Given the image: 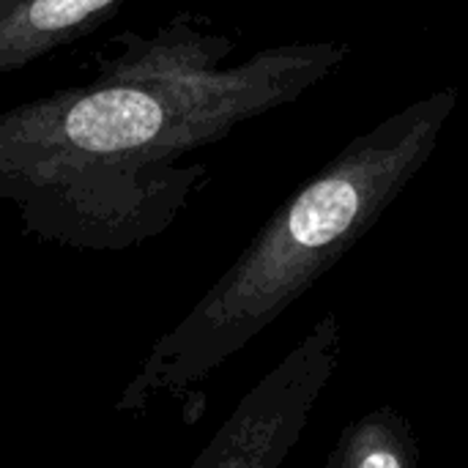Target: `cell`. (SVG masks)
<instances>
[{
	"label": "cell",
	"mask_w": 468,
	"mask_h": 468,
	"mask_svg": "<svg viewBox=\"0 0 468 468\" xmlns=\"http://www.w3.org/2000/svg\"><path fill=\"white\" fill-rule=\"evenodd\" d=\"M326 468H420L409 420L392 406L373 409L343 431Z\"/></svg>",
	"instance_id": "5"
},
{
	"label": "cell",
	"mask_w": 468,
	"mask_h": 468,
	"mask_svg": "<svg viewBox=\"0 0 468 468\" xmlns=\"http://www.w3.org/2000/svg\"><path fill=\"white\" fill-rule=\"evenodd\" d=\"M455 107L458 90L447 85L354 137L269 217L236 263L154 343L115 411L137 414L159 395L197 389L271 326L422 173Z\"/></svg>",
	"instance_id": "2"
},
{
	"label": "cell",
	"mask_w": 468,
	"mask_h": 468,
	"mask_svg": "<svg viewBox=\"0 0 468 468\" xmlns=\"http://www.w3.org/2000/svg\"><path fill=\"white\" fill-rule=\"evenodd\" d=\"M466 3H468V0H466Z\"/></svg>",
	"instance_id": "6"
},
{
	"label": "cell",
	"mask_w": 468,
	"mask_h": 468,
	"mask_svg": "<svg viewBox=\"0 0 468 468\" xmlns=\"http://www.w3.org/2000/svg\"><path fill=\"white\" fill-rule=\"evenodd\" d=\"M343 324L326 313L230 411L189 468H280L340 367Z\"/></svg>",
	"instance_id": "3"
},
{
	"label": "cell",
	"mask_w": 468,
	"mask_h": 468,
	"mask_svg": "<svg viewBox=\"0 0 468 468\" xmlns=\"http://www.w3.org/2000/svg\"><path fill=\"white\" fill-rule=\"evenodd\" d=\"M126 0H0V77L69 47Z\"/></svg>",
	"instance_id": "4"
},
{
	"label": "cell",
	"mask_w": 468,
	"mask_h": 468,
	"mask_svg": "<svg viewBox=\"0 0 468 468\" xmlns=\"http://www.w3.org/2000/svg\"><path fill=\"white\" fill-rule=\"evenodd\" d=\"M236 44L173 16L112 38L90 82L0 112V200L25 233L118 252L165 233L206 184L189 154L296 101L348 55L346 41H291L225 66Z\"/></svg>",
	"instance_id": "1"
}]
</instances>
